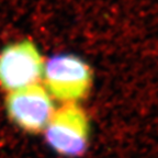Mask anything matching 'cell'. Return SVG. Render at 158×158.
<instances>
[{
  "label": "cell",
  "instance_id": "1",
  "mask_svg": "<svg viewBox=\"0 0 158 158\" xmlns=\"http://www.w3.org/2000/svg\"><path fill=\"white\" fill-rule=\"evenodd\" d=\"M42 79L53 99L64 104L77 103L90 90L92 73L80 57L57 54L44 62Z\"/></svg>",
  "mask_w": 158,
  "mask_h": 158
},
{
  "label": "cell",
  "instance_id": "2",
  "mask_svg": "<svg viewBox=\"0 0 158 158\" xmlns=\"http://www.w3.org/2000/svg\"><path fill=\"white\" fill-rule=\"evenodd\" d=\"M44 59L37 46L22 40L6 45L0 52V87L8 92L40 84Z\"/></svg>",
  "mask_w": 158,
  "mask_h": 158
},
{
  "label": "cell",
  "instance_id": "3",
  "mask_svg": "<svg viewBox=\"0 0 158 158\" xmlns=\"http://www.w3.org/2000/svg\"><path fill=\"white\" fill-rule=\"evenodd\" d=\"M45 139L53 151L65 157H77L86 151L89 141V121L77 103L56 109L44 128Z\"/></svg>",
  "mask_w": 158,
  "mask_h": 158
},
{
  "label": "cell",
  "instance_id": "4",
  "mask_svg": "<svg viewBox=\"0 0 158 158\" xmlns=\"http://www.w3.org/2000/svg\"><path fill=\"white\" fill-rule=\"evenodd\" d=\"M6 108L10 120L31 133L44 131L56 110L53 97L41 84L9 92Z\"/></svg>",
  "mask_w": 158,
  "mask_h": 158
}]
</instances>
